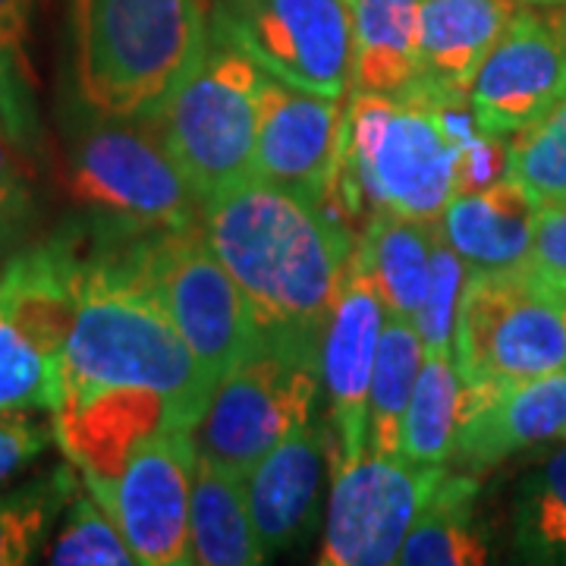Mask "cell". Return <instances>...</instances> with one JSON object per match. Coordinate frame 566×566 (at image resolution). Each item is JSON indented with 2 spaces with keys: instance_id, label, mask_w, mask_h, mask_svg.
I'll use <instances>...</instances> for the list:
<instances>
[{
  "instance_id": "obj_1",
  "label": "cell",
  "mask_w": 566,
  "mask_h": 566,
  "mask_svg": "<svg viewBox=\"0 0 566 566\" xmlns=\"http://www.w3.org/2000/svg\"><path fill=\"white\" fill-rule=\"evenodd\" d=\"M142 237L95 218L76 227L82 262L61 409L139 387L161 397L170 424L192 431L218 385L145 281L136 255Z\"/></svg>"
},
{
  "instance_id": "obj_2",
  "label": "cell",
  "mask_w": 566,
  "mask_h": 566,
  "mask_svg": "<svg viewBox=\"0 0 566 566\" xmlns=\"http://www.w3.org/2000/svg\"><path fill=\"white\" fill-rule=\"evenodd\" d=\"M202 230L243 290L259 337L318 353L356 237L318 205L262 177L211 196Z\"/></svg>"
},
{
  "instance_id": "obj_3",
  "label": "cell",
  "mask_w": 566,
  "mask_h": 566,
  "mask_svg": "<svg viewBox=\"0 0 566 566\" xmlns=\"http://www.w3.org/2000/svg\"><path fill=\"white\" fill-rule=\"evenodd\" d=\"M457 158L428 102L353 92L337 170L318 208L346 233L365 211L441 221L457 196Z\"/></svg>"
},
{
  "instance_id": "obj_4",
  "label": "cell",
  "mask_w": 566,
  "mask_h": 566,
  "mask_svg": "<svg viewBox=\"0 0 566 566\" xmlns=\"http://www.w3.org/2000/svg\"><path fill=\"white\" fill-rule=\"evenodd\" d=\"M202 0H76V98L92 111L148 120L202 61Z\"/></svg>"
},
{
  "instance_id": "obj_5",
  "label": "cell",
  "mask_w": 566,
  "mask_h": 566,
  "mask_svg": "<svg viewBox=\"0 0 566 566\" xmlns=\"http://www.w3.org/2000/svg\"><path fill=\"white\" fill-rule=\"evenodd\" d=\"M63 189L88 218L133 233L202 227V199L148 120L107 117L80 98L63 117Z\"/></svg>"
},
{
  "instance_id": "obj_6",
  "label": "cell",
  "mask_w": 566,
  "mask_h": 566,
  "mask_svg": "<svg viewBox=\"0 0 566 566\" xmlns=\"http://www.w3.org/2000/svg\"><path fill=\"white\" fill-rule=\"evenodd\" d=\"M262 66L218 22H208L199 66L148 123L202 205L255 177Z\"/></svg>"
},
{
  "instance_id": "obj_7",
  "label": "cell",
  "mask_w": 566,
  "mask_h": 566,
  "mask_svg": "<svg viewBox=\"0 0 566 566\" xmlns=\"http://www.w3.org/2000/svg\"><path fill=\"white\" fill-rule=\"evenodd\" d=\"M453 363L469 390H497L566 368V315L535 264L469 274Z\"/></svg>"
},
{
  "instance_id": "obj_8",
  "label": "cell",
  "mask_w": 566,
  "mask_h": 566,
  "mask_svg": "<svg viewBox=\"0 0 566 566\" xmlns=\"http://www.w3.org/2000/svg\"><path fill=\"white\" fill-rule=\"evenodd\" d=\"M322 390L318 353L259 337L214 387L192 428L196 453L245 475L274 447L312 424Z\"/></svg>"
},
{
  "instance_id": "obj_9",
  "label": "cell",
  "mask_w": 566,
  "mask_h": 566,
  "mask_svg": "<svg viewBox=\"0 0 566 566\" xmlns=\"http://www.w3.org/2000/svg\"><path fill=\"white\" fill-rule=\"evenodd\" d=\"M139 268L205 371L221 378L259 344V324L202 227L161 230L139 240Z\"/></svg>"
},
{
  "instance_id": "obj_10",
  "label": "cell",
  "mask_w": 566,
  "mask_h": 566,
  "mask_svg": "<svg viewBox=\"0 0 566 566\" xmlns=\"http://www.w3.org/2000/svg\"><path fill=\"white\" fill-rule=\"evenodd\" d=\"M211 20L264 73L344 98L353 85V13L346 0H218Z\"/></svg>"
},
{
  "instance_id": "obj_11",
  "label": "cell",
  "mask_w": 566,
  "mask_h": 566,
  "mask_svg": "<svg viewBox=\"0 0 566 566\" xmlns=\"http://www.w3.org/2000/svg\"><path fill=\"white\" fill-rule=\"evenodd\" d=\"M196 444L189 428L164 424L129 450L114 479H82L88 494L120 526L145 566L189 560V488Z\"/></svg>"
},
{
  "instance_id": "obj_12",
  "label": "cell",
  "mask_w": 566,
  "mask_h": 566,
  "mask_svg": "<svg viewBox=\"0 0 566 566\" xmlns=\"http://www.w3.org/2000/svg\"><path fill=\"white\" fill-rule=\"evenodd\" d=\"M444 472V465H416L403 457L375 453L340 469L327 504L318 564H397L409 528L441 485Z\"/></svg>"
},
{
  "instance_id": "obj_13",
  "label": "cell",
  "mask_w": 566,
  "mask_h": 566,
  "mask_svg": "<svg viewBox=\"0 0 566 566\" xmlns=\"http://www.w3.org/2000/svg\"><path fill=\"white\" fill-rule=\"evenodd\" d=\"M566 95V48L547 13L526 3L491 48L469 88V107L488 136H513Z\"/></svg>"
},
{
  "instance_id": "obj_14",
  "label": "cell",
  "mask_w": 566,
  "mask_h": 566,
  "mask_svg": "<svg viewBox=\"0 0 566 566\" xmlns=\"http://www.w3.org/2000/svg\"><path fill=\"white\" fill-rule=\"evenodd\" d=\"M385 318L387 312L375 286L363 274L356 255H349L318 349L322 387L331 406L327 412L337 434V450L331 453L337 472L368 453V387Z\"/></svg>"
},
{
  "instance_id": "obj_15",
  "label": "cell",
  "mask_w": 566,
  "mask_h": 566,
  "mask_svg": "<svg viewBox=\"0 0 566 566\" xmlns=\"http://www.w3.org/2000/svg\"><path fill=\"white\" fill-rule=\"evenodd\" d=\"M344 107L262 73L259 82V142L255 177L322 205L340 158Z\"/></svg>"
},
{
  "instance_id": "obj_16",
  "label": "cell",
  "mask_w": 566,
  "mask_h": 566,
  "mask_svg": "<svg viewBox=\"0 0 566 566\" xmlns=\"http://www.w3.org/2000/svg\"><path fill=\"white\" fill-rule=\"evenodd\" d=\"M566 441V368L497 387H463V416L453 447L460 472L479 475L506 457L532 453Z\"/></svg>"
},
{
  "instance_id": "obj_17",
  "label": "cell",
  "mask_w": 566,
  "mask_h": 566,
  "mask_svg": "<svg viewBox=\"0 0 566 566\" xmlns=\"http://www.w3.org/2000/svg\"><path fill=\"white\" fill-rule=\"evenodd\" d=\"M331 434L308 424L245 472V501L264 557L303 545L322 513Z\"/></svg>"
},
{
  "instance_id": "obj_18",
  "label": "cell",
  "mask_w": 566,
  "mask_h": 566,
  "mask_svg": "<svg viewBox=\"0 0 566 566\" xmlns=\"http://www.w3.org/2000/svg\"><path fill=\"white\" fill-rule=\"evenodd\" d=\"M523 0H419V102H469L491 48Z\"/></svg>"
},
{
  "instance_id": "obj_19",
  "label": "cell",
  "mask_w": 566,
  "mask_h": 566,
  "mask_svg": "<svg viewBox=\"0 0 566 566\" xmlns=\"http://www.w3.org/2000/svg\"><path fill=\"white\" fill-rule=\"evenodd\" d=\"M538 211L542 205L506 177L482 192L453 196L438 227L469 274L506 271L532 259Z\"/></svg>"
},
{
  "instance_id": "obj_20",
  "label": "cell",
  "mask_w": 566,
  "mask_h": 566,
  "mask_svg": "<svg viewBox=\"0 0 566 566\" xmlns=\"http://www.w3.org/2000/svg\"><path fill=\"white\" fill-rule=\"evenodd\" d=\"M438 221H416L394 211H371L353 255L390 318H416L431 281Z\"/></svg>"
},
{
  "instance_id": "obj_21",
  "label": "cell",
  "mask_w": 566,
  "mask_h": 566,
  "mask_svg": "<svg viewBox=\"0 0 566 566\" xmlns=\"http://www.w3.org/2000/svg\"><path fill=\"white\" fill-rule=\"evenodd\" d=\"M353 92L409 98L419 88V0H353Z\"/></svg>"
},
{
  "instance_id": "obj_22",
  "label": "cell",
  "mask_w": 566,
  "mask_h": 566,
  "mask_svg": "<svg viewBox=\"0 0 566 566\" xmlns=\"http://www.w3.org/2000/svg\"><path fill=\"white\" fill-rule=\"evenodd\" d=\"M189 560L202 566L264 564L245 501V475L208 463L196 453L189 488Z\"/></svg>"
},
{
  "instance_id": "obj_23",
  "label": "cell",
  "mask_w": 566,
  "mask_h": 566,
  "mask_svg": "<svg viewBox=\"0 0 566 566\" xmlns=\"http://www.w3.org/2000/svg\"><path fill=\"white\" fill-rule=\"evenodd\" d=\"M479 482L469 472H444L397 554L403 566L488 564V542L475 526Z\"/></svg>"
},
{
  "instance_id": "obj_24",
  "label": "cell",
  "mask_w": 566,
  "mask_h": 566,
  "mask_svg": "<svg viewBox=\"0 0 566 566\" xmlns=\"http://www.w3.org/2000/svg\"><path fill=\"white\" fill-rule=\"evenodd\" d=\"M424 346L409 318H385L368 387V453L400 457L403 419L422 368Z\"/></svg>"
},
{
  "instance_id": "obj_25",
  "label": "cell",
  "mask_w": 566,
  "mask_h": 566,
  "mask_svg": "<svg viewBox=\"0 0 566 566\" xmlns=\"http://www.w3.org/2000/svg\"><path fill=\"white\" fill-rule=\"evenodd\" d=\"M463 416V378L450 353H424L412 400L403 419L400 457L416 465H447L453 460Z\"/></svg>"
},
{
  "instance_id": "obj_26",
  "label": "cell",
  "mask_w": 566,
  "mask_h": 566,
  "mask_svg": "<svg viewBox=\"0 0 566 566\" xmlns=\"http://www.w3.org/2000/svg\"><path fill=\"white\" fill-rule=\"evenodd\" d=\"M513 547L526 564L566 566V441L547 450L520 482Z\"/></svg>"
},
{
  "instance_id": "obj_27",
  "label": "cell",
  "mask_w": 566,
  "mask_h": 566,
  "mask_svg": "<svg viewBox=\"0 0 566 566\" xmlns=\"http://www.w3.org/2000/svg\"><path fill=\"white\" fill-rule=\"evenodd\" d=\"M76 491L80 479L70 465H57L41 479L0 491V566L32 564Z\"/></svg>"
},
{
  "instance_id": "obj_28",
  "label": "cell",
  "mask_w": 566,
  "mask_h": 566,
  "mask_svg": "<svg viewBox=\"0 0 566 566\" xmlns=\"http://www.w3.org/2000/svg\"><path fill=\"white\" fill-rule=\"evenodd\" d=\"M63 403V356L44 346L7 308H0V412Z\"/></svg>"
},
{
  "instance_id": "obj_29",
  "label": "cell",
  "mask_w": 566,
  "mask_h": 566,
  "mask_svg": "<svg viewBox=\"0 0 566 566\" xmlns=\"http://www.w3.org/2000/svg\"><path fill=\"white\" fill-rule=\"evenodd\" d=\"M35 0H0V126L3 136L29 148L35 123V70L29 61V25Z\"/></svg>"
},
{
  "instance_id": "obj_30",
  "label": "cell",
  "mask_w": 566,
  "mask_h": 566,
  "mask_svg": "<svg viewBox=\"0 0 566 566\" xmlns=\"http://www.w3.org/2000/svg\"><path fill=\"white\" fill-rule=\"evenodd\" d=\"M506 177L538 205L566 202V95L545 117L510 136Z\"/></svg>"
},
{
  "instance_id": "obj_31",
  "label": "cell",
  "mask_w": 566,
  "mask_h": 566,
  "mask_svg": "<svg viewBox=\"0 0 566 566\" xmlns=\"http://www.w3.org/2000/svg\"><path fill=\"white\" fill-rule=\"evenodd\" d=\"M48 564L54 566H133L139 564L120 526L107 516L92 494L76 491L66 504L57 538L48 547Z\"/></svg>"
},
{
  "instance_id": "obj_32",
  "label": "cell",
  "mask_w": 566,
  "mask_h": 566,
  "mask_svg": "<svg viewBox=\"0 0 566 566\" xmlns=\"http://www.w3.org/2000/svg\"><path fill=\"white\" fill-rule=\"evenodd\" d=\"M469 281V268L450 249L444 233H438V243L431 252V281L424 303L416 312V331L422 337L424 353H453V337H457V315L463 303V290Z\"/></svg>"
},
{
  "instance_id": "obj_33",
  "label": "cell",
  "mask_w": 566,
  "mask_h": 566,
  "mask_svg": "<svg viewBox=\"0 0 566 566\" xmlns=\"http://www.w3.org/2000/svg\"><path fill=\"white\" fill-rule=\"evenodd\" d=\"M48 444H51L48 424L32 419L25 409H3L0 412V488L25 465L35 463Z\"/></svg>"
},
{
  "instance_id": "obj_34",
  "label": "cell",
  "mask_w": 566,
  "mask_h": 566,
  "mask_svg": "<svg viewBox=\"0 0 566 566\" xmlns=\"http://www.w3.org/2000/svg\"><path fill=\"white\" fill-rule=\"evenodd\" d=\"M510 167V142L506 136H488L479 133L465 145L457 158V196L482 192L501 180H506Z\"/></svg>"
},
{
  "instance_id": "obj_35",
  "label": "cell",
  "mask_w": 566,
  "mask_h": 566,
  "mask_svg": "<svg viewBox=\"0 0 566 566\" xmlns=\"http://www.w3.org/2000/svg\"><path fill=\"white\" fill-rule=\"evenodd\" d=\"M32 218V189L22 164L0 142V243H10Z\"/></svg>"
},
{
  "instance_id": "obj_36",
  "label": "cell",
  "mask_w": 566,
  "mask_h": 566,
  "mask_svg": "<svg viewBox=\"0 0 566 566\" xmlns=\"http://www.w3.org/2000/svg\"><path fill=\"white\" fill-rule=\"evenodd\" d=\"M528 264H535L551 281L566 283V202L542 205Z\"/></svg>"
},
{
  "instance_id": "obj_37",
  "label": "cell",
  "mask_w": 566,
  "mask_h": 566,
  "mask_svg": "<svg viewBox=\"0 0 566 566\" xmlns=\"http://www.w3.org/2000/svg\"><path fill=\"white\" fill-rule=\"evenodd\" d=\"M547 20H551V25H554V32L560 35V41H564L566 48V0L564 3H551V7H545Z\"/></svg>"
},
{
  "instance_id": "obj_38",
  "label": "cell",
  "mask_w": 566,
  "mask_h": 566,
  "mask_svg": "<svg viewBox=\"0 0 566 566\" xmlns=\"http://www.w3.org/2000/svg\"><path fill=\"white\" fill-rule=\"evenodd\" d=\"M551 281V277H547ZM554 286H557V296H560V305H564V315H566V283H557V281H551Z\"/></svg>"
},
{
  "instance_id": "obj_39",
  "label": "cell",
  "mask_w": 566,
  "mask_h": 566,
  "mask_svg": "<svg viewBox=\"0 0 566 566\" xmlns=\"http://www.w3.org/2000/svg\"><path fill=\"white\" fill-rule=\"evenodd\" d=\"M523 3H535V7H551V3H560V0H523Z\"/></svg>"
},
{
  "instance_id": "obj_40",
  "label": "cell",
  "mask_w": 566,
  "mask_h": 566,
  "mask_svg": "<svg viewBox=\"0 0 566 566\" xmlns=\"http://www.w3.org/2000/svg\"><path fill=\"white\" fill-rule=\"evenodd\" d=\"M0 133H3V126H0Z\"/></svg>"
},
{
  "instance_id": "obj_41",
  "label": "cell",
  "mask_w": 566,
  "mask_h": 566,
  "mask_svg": "<svg viewBox=\"0 0 566 566\" xmlns=\"http://www.w3.org/2000/svg\"><path fill=\"white\" fill-rule=\"evenodd\" d=\"M346 3H353V0H346Z\"/></svg>"
},
{
  "instance_id": "obj_42",
  "label": "cell",
  "mask_w": 566,
  "mask_h": 566,
  "mask_svg": "<svg viewBox=\"0 0 566 566\" xmlns=\"http://www.w3.org/2000/svg\"><path fill=\"white\" fill-rule=\"evenodd\" d=\"M560 3H564V0H560Z\"/></svg>"
}]
</instances>
